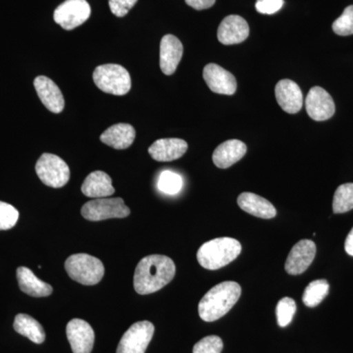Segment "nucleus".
Returning a JSON list of instances; mask_svg holds the SVG:
<instances>
[{"label":"nucleus","mask_w":353,"mask_h":353,"mask_svg":"<svg viewBox=\"0 0 353 353\" xmlns=\"http://www.w3.org/2000/svg\"><path fill=\"white\" fill-rule=\"evenodd\" d=\"M175 274V263L168 256L148 255L139 262L134 271V290L141 296L157 292L168 285Z\"/></svg>","instance_id":"nucleus-1"},{"label":"nucleus","mask_w":353,"mask_h":353,"mask_svg":"<svg viewBox=\"0 0 353 353\" xmlns=\"http://www.w3.org/2000/svg\"><path fill=\"white\" fill-rule=\"evenodd\" d=\"M241 294V285L233 281L216 285L202 297L199 304V316L205 322L220 319L238 303Z\"/></svg>","instance_id":"nucleus-2"},{"label":"nucleus","mask_w":353,"mask_h":353,"mask_svg":"<svg viewBox=\"0 0 353 353\" xmlns=\"http://www.w3.org/2000/svg\"><path fill=\"white\" fill-rule=\"evenodd\" d=\"M241 252L240 241L233 238H218L203 243L196 259L203 268L218 270L233 262Z\"/></svg>","instance_id":"nucleus-3"},{"label":"nucleus","mask_w":353,"mask_h":353,"mask_svg":"<svg viewBox=\"0 0 353 353\" xmlns=\"http://www.w3.org/2000/svg\"><path fill=\"white\" fill-rule=\"evenodd\" d=\"M69 277L85 285L99 284L104 276V266L97 257L85 253L73 254L65 261Z\"/></svg>","instance_id":"nucleus-4"},{"label":"nucleus","mask_w":353,"mask_h":353,"mask_svg":"<svg viewBox=\"0 0 353 353\" xmlns=\"http://www.w3.org/2000/svg\"><path fill=\"white\" fill-rule=\"evenodd\" d=\"M92 78L97 87L105 94L125 95L131 90V76L128 70L119 64L97 66Z\"/></svg>","instance_id":"nucleus-5"},{"label":"nucleus","mask_w":353,"mask_h":353,"mask_svg":"<svg viewBox=\"0 0 353 353\" xmlns=\"http://www.w3.org/2000/svg\"><path fill=\"white\" fill-rule=\"evenodd\" d=\"M39 180L48 187L59 189L70 180V168L66 162L57 155L43 153L36 164Z\"/></svg>","instance_id":"nucleus-6"},{"label":"nucleus","mask_w":353,"mask_h":353,"mask_svg":"<svg viewBox=\"0 0 353 353\" xmlns=\"http://www.w3.org/2000/svg\"><path fill=\"white\" fill-rule=\"evenodd\" d=\"M85 220L97 221L126 218L131 210L120 197L117 199H95L83 204L81 210Z\"/></svg>","instance_id":"nucleus-7"},{"label":"nucleus","mask_w":353,"mask_h":353,"mask_svg":"<svg viewBox=\"0 0 353 353\" xmlns=\"http://www.w3.org/2000/svg\"><path fill=\"white\" fill-rule=\"evenodd\" d=\"M92 9L87 0H66L55 9L53 19L66 31H72L90 18Z\"/></svg>","instance_id":"nucleus-8"},{"label":"nucleus","mask_w":353,"mask_h":353,"mask_svg":"<svg viewBox=\"0 0 353 353\" xmlns=\"http://www.w3.org/2000/svg\"><path fill=\"white\" fill-rule=\"evenodd\" d=\"M154 325L152 322L134 323L123 334L116 353H145L152 340Z\"/></svg>","instance_id":"nucleus-9"},{"label":"nucleus","mask_w":353,"mask_h":353,"mask_svg":"<svg viewBox=\"0 0 353 353\" xmlns=\"http://www.w3.org/2000/svg\"><path fill=\"white\" fill-rule=\"evenodd\" d=\"M306 111L309 117L315 121H326L333 117L336 106L331 95L321 87H314L309 90L305 101Z\"/></svg>","instance_id":"nucleus-10"},{"label":"nucleus","mask_w":353,"mask_h":353,"mask_svg":"<svg viewBox=\"0 0 353 353\" xmlns=\"http://www.w3.org/2000/svg\"><path fill=\"white\" fill-rule=\"evenodd\" d=\"M316 255V245L310 240H301L292 248L285 269L290 275H301L307 270Z\"/></svg>","instance_id":"nucleus-11"},{"label":"nucleus","mask_w":353,"mask_h":353,"mask_svg":"<svg viewBox=\"0 0 353 353\" xmlns=\"http://www.w3.org/2000/svg\"><path fill=\"white\" fill-rule=\"evenodd\" d=\"M67 338L73 353H90L94 345V332L88 322L73 319L67 324Z\"/></svg>","instance_id":"nucleus-12"},{"label":"nucleus","mask_w":353,"mask_h":353,"mask_svg":"<svg viewBox=\"0 0 353 353\" xmlns=\"http://www.w3.org/2000/svg\"><path fill=\"white\" fill-rule=\"evenodd\" d=\"M203 79L208 88L215 94L232 95L236 92V78L219 65H206L203 69Z\"/></svg>","instance_id":"nucleus-13"},{"label":"nucleus","mask_w":353,"mask_h":353,"mask_svg":"<svg viewBox=\"0 0 353 353\" xmlns=\"http://www.w3.org/2000/svg\"><path fill=\"white\" fill-rule=\"evenodd\" d=\"M250 36V26L243 17L230 15L221 22L218 28V41L225 46L245 41Z\"/></svg>","instance_id":"nucleus-14"},{"label":"nucleus","mask_w":353,"mask_h":353,"mask_svg":"<svg viewBox=\"0 0 353 353\" xmlns=\"http://www.w3.org/2000/svg\"><path fill=\"white\" fill-rule=\"evenodd\" d=\"M34 87L36 88L39 99L50 112H62L65 106L64 97L57 83L46 76H39L34 79Z\"/></svg>","instance_id":"nucleus-15"},{"label":"nucleus","mask_w":353,"mask_h":353,"mask_svg":"<svg viewBox=\"0 0 353 353\" xmlns=\"http://www.w3.org/2000/svg\"><path fill=\"white\" fill-rule=\"evenodd\" d=\"M275 94L279 105L285 112L296 114L303 108V92L294 81L289 79L281 80L276 85Z\"/></svg>","instance_id":"nucleus-16"},{"label":"nucleus","mask_w":353,"mask_h":353,"mask_svg":"<svg viewBox=\"0 0 353 353\" xmlns=\"http://www.w3.org/2000/svg\"><path fill=\"white\" fill-rule=\"evenodd\" d=\"M183 48L180 39L173 34H166L160 43V68L165 75L175 73L183 57Z\"/></svg>","instance_id":"nucleus-17"},{"label":"nucleus","mask_w":353,"mask_h":353,"mask_svg":"<svg viewBox=\"0 0 353 353\" xmlns=\"http://www.w3.org/2000/svg\"><path fill=\"white\" fill-rule=\"evenodd\" d=\"M187 141L181 139H157L148 148V153L153 159L159 162L173 161L187 152Z\"/></svg>","instance_id":"nucleus-18"},{"label":"nucleus","mask_w":353,"mask_h":353,"mask_svg":"<svg viewBox=\"0 0 353 353\" xmlns=\"http://www.w3.org/2000/svg\"><path fill=\"white\" fill-rule=\"evenodd\" d=\"M246 150L245 143L239 139H230L221 143L213 152V162L218 168L227 169L232 165L240 161L245 157Z\"/></svg>","instance_id":"nucleus-19"},{"label":"nucleus","mask_w":353,"mask_h":353,"mask_svg":"<svg viewBox=\"0 0 353 353\" xmlns=\"http://www.w3.org/2000/svg\"><path fill=\"white\" fill-rule=\"evenodd\" d=\"M136 139V130L132 125L119 123L109 127L101 136V141L114 150H127Z\"/></svg>","instance_id":"nucleus-20"},{"label":"nucleus","mask_w":353,"mask_h":353,"mask_svg":"<svg viewBox=\"0 0 353 353\" xmlns=\"http://www.w3.org/2000/svg\"><path fill=\"white\" fill-rule=\"evenodd\" d=\"M238 204L245 212L262 219H272L277 215V210L270 201L252 192L241 194Z\"/></svg>","instance_id":"nucleus-21"},{"label":"nucleus","mask_w":353,"mask_h":353,"mask_svg":"<svg viewBox=\"0 0 353 353\" xmlns=\"http://www.w3.org/2000/svg\"><path fill=\"white\" fill-rule=\"evenodd\" d=\"M82 192L85 196L92 199H104L112 196L115 192L112 179L102 171H94L85 178L82 185Z\"/></svg>","instance_id":"nucleus-22"},{"label":"nucleus","mask_w":353,"mask_h":353,"mask_svg":"<svg viewBox=\"0 0 353 353\" xmlns=\"http://www.w3.org/2000/svg\"><path fill=\"white\" fill-rule=\"evenodd\" d=\"M17 280L20 290L25 294L34 297H44L50 296L53 289L48 283L39 280L31 269L27 267H19L17 269Z\"/></svg>","instance_id":"nucleus-23"},{"label":"nucleus","mask_w":353,"mask_h":353,"mask_svg":"<svg viewBox=\"0 0 353 353\" xmlns=\"http://www.w3.org/2000/svg\"><path fill=\"white\" fill-rule=\"evenodd\" d=\"M13 326L18 334L29 339L32 343L41 345L46 340L43 326L30 315L18 314L15 317Z\"/></svg>","instance_id":"nucleus-24"},{"label":"nucleus","mask_w":353,"mask_h":353,"mask_svg":"<svg viewBox=\"0 0 353 353\" xmlns=\"http://www.w3.org/2000/svg\"><path fill=\"white\" fill-rule=\"evenodd\" d=\"M329 290L330 285L326 280L321 279V280L313 281L304 290L303 303L308 307H315L328 296Z\"/></svg>","instance_id":"nucleus-25"},{"label":"nucleus","mask_w":353,"mask_h":353,"mask_svg":"<svg viewBox=\"0 0 353 353\" xmlns=\"http://www.w3.org/2000/svg\"><path fill=\"white\" fill-rule=\"evenodd\" d=\"M353 209V183H343L334 192L333 210L334 213H345Z\"/></svg>","instance_id":"nucleus-26"},{"label":"nucleus","mask_w":353,"mask_h":353,"mask_svg":"<svg viewBox=\"0 0 353 353\" xmlns=\"http://www.w3.org/2000/svg\"><path fill=\"white\" fill-rule=\"evenodd\" d=\"M157 187L164 194L174 196V194H179L182 190V176L172 171L162 172L158 179Z\"/></svg>","instance_id":"nucleus-27"},{"label":"nucleus","mask_w":353,"mask_h":353,"mask_svg":"<svg viewBox=\"0 0 353 353\" xmlns=\"http://www.w3.org/2000/svg\"><path fill=\"white\" fill-rule=\"evenodd\" d=\"M296 312V303L290 297H284L281 299L276 308V315L279 326L287 327L292 321L294 314Z\"/></svg>","instance_id":"nucleus-28"},{"label":"nucleus","mask_w":353,"mask_h":353,"mask_svg":"<svg viewBox=\"0 0 353 353\" xmlns=\"http://www.w3.org/2000/svg\"><path fill=\"white\" fill-rule=\"evenodd\" d=\"M333 31L339 36L353 34V6H347L341 17L333 23Z\"/></svg>","instance_id":"nucleus-29"},{"label":"nucleus","mask_w":353,"mask_h":353,"mask_svg":"<svg viewBox=\"0 0 353 353\" xmlns=\"http://www.w3.org/2000/svg\"><path fill=\"white\" fill-rule=\"evenodd\" d=\"M19 219V212L17 209L6 203L0 201V231L12 229L17 224Z\"/></svg>","instance_id":"nucleus-30"},{"label":"nucleus","mask_w":353,"mask_h":353,"mask_svg":"<svg viewBox=\"0 0 353 353\" xmlns=\"http://www.w3.org/2000/svg\"><path fill=\"white\" fill-rule=\"evenodd\" d=\"M223 347L222 339L218 336H208L194 345V353H221Z\"/></svg>","instance_id":"nucleus-31"},{"label":"nucleus","mask_w":353,"mask_h":353,"mask_svg":"<svg viewBox=\"0 0 353 353\" xmlns=\"http://www.w3.org/2000/svg\"><path fill=\"white\" fill-rule=\"evenodd\" d=\"M138 0H108L111 12L117 17H125Z\"/></svg>","instance_id":"nucleus-32"},{"label":"nucleus","mask_w":353,"mask_h":353,"mask_svg":"<svg viewBox=\"0 0 353 353\" xmlns=\"http://www.w3.org/2000/svg\"><path fill=\"white\" fill-rule=\"evenodd\" d=\"M284 6V0H257L255 7L259 13L271 15L278 12Z\"/></svg>","instance_id":"nucleus-33"},{"label":"nucleus","mask_w":353,"mask_h":353,"mask_svg":"<svg viewBox=\"0 0 353 353\" xmlns=\"http://www.w3.org/2000/svg\"><path fill=\"white\" fill-rule=\"evenodd\" d=\"M215 1L216 0H185V3L196 10H204L214 6Z\"/></svg>","instance_id":"nucleus-34"},{"label":"nucleus","mask_w":353,"mask_h":353,"mask_svg":"<svg viewBox=\"0 0 353 353\" xmlns=\"http://www.w3.org/2000/svg\"><path fill=\"white\" fill-rule=\"evenodd\" d=\"M345 248L347 254L350 255V256H353V228L352 231L350 232V234H347V240H345Z\"/></svg>","instance_id":"nucleus-35"}]
</instances>
